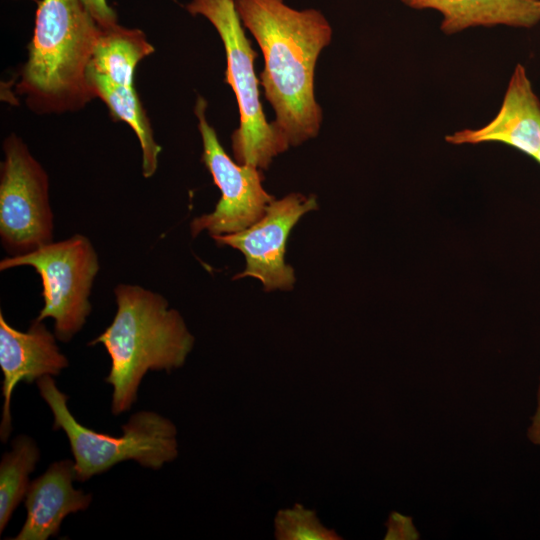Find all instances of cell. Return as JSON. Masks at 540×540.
I'll return each mask as SVG.
<instances>
[{"instance_id":"cell-1","label":"cell","mask_w":540,"mask_h":540,"mask_svg":"<svg viewBox=\"0 0 540 540\" xmlns=\"http://www.w3.org/2000/svg\"><path fill=\"white\" fill-rule=\"evenodd\" d=\"M240 20L259 44L265 61L260 83L289 145L318 134L322 111L314 96V71L332 37L323 14L299 11L283 0H235Z\"/></svg>"},{"instance_id":"cell-2","label":"cell","mask_w":540,"mask_h":540,"mask_svg":"<svg viewBox=\"0 0 540 540\" xmlns=\"http://www.w3.org/2000/svg\"><path fill=\"white\" fill-rule=\"evenodd\" d=\"M116 314L112 323L89 345L102 344L111 359L105 381L113 387L112 412L128 411L138 387L150 371L181 367L194 345L180 313L159 293L139 285L114 289Z\"/></svg>"},{"instance_id":"cell-3","label":"cell","mask_w":540,"mask_h":540,"mask_svg":"<svg viewBox=\"0 0 540 540\" xmlns=\"http://www.w3.org/2000/svg\"><path fill=\"white\" fill-rule=\"evenodd\" d=\"M99 32L80 0H41L21 90L52 110L94 97L86 73Z\"/></svg>"},{"instance_id":"cell-4","label":"cell","mask_w":540,"mask_h":540,"mask_svg":"<svg viewBox=\"0 0 540 540\" xmlns=\"http://www.w3.org/2000/svg\"><path fill=\"white\" fill-rule=\"evenodd\" d=\"M36 382L54 415L53 429H62L69 440L76 480L87 481L126 460L156 470L177 457V430L167 418L140 411L122 426L120 437L98 433L74 418L67 406V396L57 388L51 375Z\"/></svg>"},{"instance_id":"cell-5","label":"cell","mask_w":540,"mask_h":540,"mask_svg":"<svg viewBox=\"0 0 540 540\" xmlns=\"http://www.w3.org/2000/svg\"><path fill=\"white\" fill-rule=\"evenodd\" d=\"M187 9L206 17L223 41L226 82L235 93L240 112V125L232 135L234 157L239 164L266 169L290 145L281 130L265 118L254 71L256 53L244 34L235 0H193Z\"/></svg>"},{"instance_id":"cell-6","label":"cell","mask_w":540,"mask_h":540,"mask_svg":"<svg viewBox=\"0 0 540 540\" xmlns=\"http://www.w3.org/2000/svg\"><path fill=\"white\" fill-rule=\"evenodd\" d=\"M32 267L42 282L44 305L37 320H54L57 339L68 342L84 326L91 312L89 297L99 271L97 252L84 235L51 242L31 252L9 255L0 270Z\"/></svg>"},{"instance_id":"cell-7","label":"cell","mask_w":540,"mask_h":540,"mask_svg":"<svg viewBox=\"0 0 540 540\" xmlns=\"http://www.w3.org/2000/svg\"><path fill=\"white\" fill-rule=\"evenodd\" d=\"M4 155L0 179V238L9 255H21L53 242L48 177L16 136L5 140Z\"/></svg>"},{"instance_id":"cell-8","label":"cell","mask_w":540,"mask_h":540,"mask_svg":"<svg viewBox=\"0 0 540 540\" xmlns=\"http://www.w3.org/2000/svg\"><path fill=\"white\" fill-rule=\"evenodd\" d=\"M206 101L199 97L195 107L202 137V160L221 191L213 212L195 218L190 229L193 237L207 231L211 237L242 231L258 220L274 200L263 188L259 168L234 162L220 144L205 116Z\"/></svg>"},{"instance_id":"cell-9","label":"cell","mask_w":540,"mask_h":540,"mask_svg":"<svg viewBox=\"0 0 540 540\" xmlns=\"http://www.w3.org/2000/svg\"><path fill=\"white\" fill-rule=\"evenodd\" d=\"M315 196L291 193L273 200L260 220L231 234L212 237L219 246H230L245 257V269L234 278L253 277L266 291L292 289L294 269L285 263L286 243L292 228L306 213L316 210Z\"/></svg>"},{"instance_id":"cell-10","label":"cell","mask_w":540,"mask_h":540,"mask_svg":"<svg viewBox=\"0 0 540 540\" xmlns=\"http://www.w3.org/2000/svg\"><path fill=\"white\" fill-rule=\"evenodd\" d=\"M55 337L43 321L34 319L29 329L22 332L9 325L0 312V367L4 376L0 436L3 442L12 430L10 404L16 385L21 381L32 383L46 375H59L69 365Z\"/></svg>"},{"instance_id":"cell-11","label":"cell","mask_w":540,"mask_h":540,"mask_svg":"<svg viewBox=\"0 0 540 540\" xmlns=\"http://www.w3.org/2000/svg\"><path fill=\"white\" fill-rule=\"evenodd\" d=\"M454 145L501 143L530 157L540 150V99L522 64L511 74L503 101L491 121L476 129H463L446 136Z\"/></svg>"},{"instance_id":"cell-12","label":"cell","mask_w":540,"mask_h":540,"mask_svg":"<svg viewBox=\"0 0 540 540\" xmlns=\"http://www.w3.org/2000/svg\"><path fill=\"white\" fill-rule=\"evenodd\" d=\"M74 462L62 460L49 466L29 484L24 498L25 523L14 540H46L56 536L62 521L71 513L86 510L91 494L73 488Z\"/></svg>"},{"instance_id":"cell-13","label":"cell","mask_w":540,"mask_h":540,"mask_svg":"<svg viewBox=\"0 0 540 540\" xmlns=\"http://www.w3.org/2000/svg\"><path fill=\"white\" fill-rule=\"evenodd\" d=\"M442 16L440 30L453 35L475 27L532 28L540 22V0H399Z\"/></svg>"},{"instance_id":"cell-14","label":"cell","mask_w":540,"mask_h":540,"mask_svg":"<svg viewBox=\"0 0 540 540\" xmlns=\"http://www.w3.org/2000/svg\"><path fill=\"white\" fill-rule=\"evenodd\" d=\"M153 51V46L138 29H127L117 24L100 26L88 69L114 83L133 86L137 64Z\"/></svg>"},{"instance_id":"cell-15","label":"cell","mask_w":540,"mask_h":540,"mask_svg":"<svg viewBox=\"0 0 540 540\" xmlns=\"http://www.w3.org/2000/svg\"><path fill=\"white\" fill-rule=\"evenodd\" d=\"M88 85L94 96L100 97L112 115L126 122L137 135L142 150V173L149 178L158 167L161 147L154 140L153 131L134 86L120 85L87 68Z\"/></svg>"},{"instance_id":"cell-16","label":"cell","mask_w":540,"mask_h":540,"mask_svg":"<svg viewBox=\"0 0 540 540\" xmlns=\"http://www.w3.org/2000/svg\"><path fill=\"white\" fill-rule=\"evenodd\" d=\"M40 458L36 443L25 435L16 437L12 450L3 454L0 463V532L9 522L14 510L25 498L29 475Z\"/></svg>"},{"instance_id":"cell-17","label":"cell","mask_w":540,"mask_h":540,"mask_svg":"<svg viewBox=\"0 0 540 540\" xmlns=\"http://www.w3.org/2000/svg\"><path fill=\"white\" fill-rule=\"evenodd\" d=\"M274 536L278 540H337L341 538L334 530L321 523L315 511L298 503L276 513Z\"/></svg>"},{"instance_id":"cell-18","label":"cell","mask_w":540,"mask_h":540,"mask_svg":"<svg viewBox=\"0 0 540 540\" xmlns=\"http://www.w3.org/2000/svg\"><path fill=\"white\" fill-rule=\"evenodd\" d=\"M80 2L101 27L117 24L116 13L106 0H80Z\"/></svg>"},{"instance_id":"cell-19","label":"cell","mask_w":540,"mask_h":540,"mask_svg":"<svg viewBox=\"0 0 540 540\" xmlns=\"http://www.w3.org/2000/svg\"><path fill=\"white\" fill-rule=\"evenodd\" d=\"M527 436L533 444L540 446V385L537 395L536 412L532 417V422L528 428Z\"/></svg>"},{"instance_id":"cell-20","label":"cell","mask_w":540,"mask_h":540,"mask_svg":"<svg viewBox=\"0 0 540 540\" xmlns=\"http://www.w3.org/2000/svg\"><path fill=\"white\" fill-rule=\"evenodd\" d=\"M534 159L540 163V150L538 151V153L534 156Z\"/></svg>"}]
</instances>
